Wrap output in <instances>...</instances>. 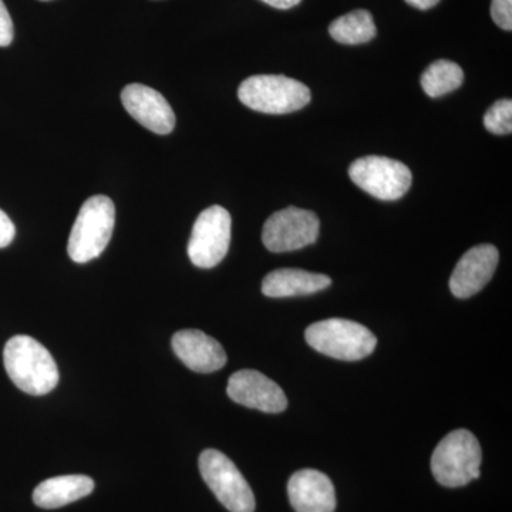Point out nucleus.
<instances>
[{
  "instance_id": "obj_1",
  "label": "nucleus",
  "mask_w": 512,
  "mask_h": 512,
  "mask_svg": "<svg viewBox=\"0 0 512 512\" xmlns=\"http://www.w3.org/2000/svg\"><path fill=\"white\" fill-rule=\"evenodd\" d=\"M10 380L30 396H45L59 383V369L49 350L26 335L13 336L3 350Z\"/></svg>"
},
{
  "instance_id": "obj_2",
  "label": "nucleus",
  "mask_w": 512,
  "mask_h": 512,
  "mask_svg": "<svg viewBox=\"0 0 512 512\" xmlns=\"http://www.w3.org/2000/svg\"><path fill=\"white\" fill-rule=\"evenodd\" d=\"M116 224V208L106 195H94L82 208L70 232L67 252L76 264L99 258L109 245Z\"/></svg>"
},
{
  "instance_id": "obj_3",
  "label": "nucleus",
  "mask_w": 512,
  "mask_h": 512,
  "mask_svg": "<svg viewBox=\"0 0 512 512\" xmlns=\"http://www.w3.org/2000/svg\"><path fill=\"white\" fill-rule=\"evenodd\" d=\"M481 453L477 437L468 430L448 433L431 457V471L444 487H463L480 477Z\"/></svg>"
},
{
  "instance_id": "obj_4",
  "label": "nucleus",
  "mask_w": 512,
  "mask_h": 512,
  "mask_svg": "<svg viewBox=\"0 0 512 512\" xmlns=\"http://www.w3.org/2000/svg\"><path fill=\"white\" fill-rule=\"evenodd\" d=\"M238 97L244 106L259 113L288 114L308 106L311 90L291 77L259 74L241 83Z\"/></svg>"
},
{
  "instance_id": "obj_5",
  "label": "nucleus",
  "mask_w": 512,
  "mask_h": 512,
  "mask_svg": "<svg viewBox=\"0 0 512 512\" xmlns=\"http://www.w3.org/2000/svg\"><path fill=\"white\" fill-rule=\"evenodd\" d=\"M311 348L333 359H365L376 349V336L366 326L348 319H326L313 323L305 332Z\"/></svg>"
},
{
  "instance_id": "obj_6",
  "label": "nucleus",
  "mask_w": 512,
  "mask_h": 512,
  "mask_svg": "<svg viewBox=\"0 0 512 512\" xmlns=\"http://www.w3.org/2000/svg\"><path fill=\"white\" fill-rule=\"evenodd\" d=\"M198 464L205 483L228 511H255V497L248 481L224 453L208 448L202 451Z\"/></svg>"
},
{
  "instance_id": "obj_7",
  "label": "nucleus",
  "mask_w": 512,
  "mask_h": 512,
  "mask_svg": "<svg viewBox=\"0 0 512 512\" xmlns=\"http://www.w3.org/2000/svg\"><path fill=\"white\" fill-rule=\"evenodd\" d=\"M357 187L382 201H396L412 187L413 175L407 165L393 158L369 156L359 158L349 167Z\"/></svg>"
},
{
  "instance_id": "obj_8",
  "label": "nucleus",
  "mask_w": 512,
  "mask_h": 512,
  "mask_svg": "<svg viewBox=\"0 0 512 512\" xmlns=\"http://www.w3.org/2000/svg\"><path fill=\"white\" fill-rule=\"evenodd\" d=\"M231 227V215L220 205L202 211L188 242V256L192 264L202 269L220 264L231 244Z\"/></svg>"
},
{
  "instance_id": "obj_9",
  "label": "nucleus",
  "mask_w": 512,
  "mask_h": 512,
  "mask_svg": "<svg viewBox=\"0 0 512 512\" xmlns=\"http://www.w3.org/2000/svg\"><path fill=\"white\" fill-rule=\"evenodd\" d=\"M319 228L315 212L289 207L268 218L262 231V242L271 252L298 251L315 244Z\"/></svg>"
},
{
  "instance_id": "obj_10",
  "label": "nucleus",
  "mask_w": 512,
  "mask_h": 512,
  "mask_svg": "<svg viewBox=\"0 0 512 512\" xmlns=\"http://www.w3.org/2000/svg\"><path fill=\"white\" fill-rule=\"evenodd\" d=\"M229 399L248 409L264 413H282L288 407L284 390L261 372L239 370L228 380Z\"/></svg>"
},
{
  "instance_id": "obj_11",
  "label": "nucleus",
  "mask_w": 512,
  "mask_h": 512,
  "mask_svg": "<svg viewBox=\"0 0 512 512\" xmlns=\"http://www.w3.org/2000/svg\"><path fill=\"white\" fill-rule=\"evenodd\" d=\"M127 113L153 133L170 134L175 127V114L163 94L144 84H128L121 92Z\"/></svg>"
},
{
  "instance_id": "obj_12",
  "label": "nucleus",
  "mask_w": 512,
  "mask_h": 512,
  "mask_svg": "<svg viewBox=\"0 0 512 512\" xmlns=\"http://www.w3.org/2000/svg\"><path fill=\"white\" fill-rule=\"evenodd\" d=\"M498 249L494 245L483 244L468 249L461 256L450 278V289L456 298L467 299L484 288L497 269Z\"/></svg>"
},
{
  "instance_id": "obj_13",
  "label": "nucleus",
  "mask_w": 512,
  "mask_h": 512,
  "mask_svg": "<svg viewBox=\"0 0 512 512\" xmlns=\"http://www.w3.org/2000/svg\"><path fill=\"white\" fill-rule=\"evenodd\" d=\"M173 349L192 372L214 373L227 363V353L221 343L202 330L185 329L175 333Z\"/></svg>"
},
{
  "instance_id": "obj_14",
  "label": "nucleus",
  "mask_w": 512,
  "mask_h": 512,
  "mask_svg": "<svg viewBox=\"0 0 512 512\" xmlns=\"http://www.w3.org/2000/svg\"><path fill=\"white\" fill-rule=\"evenodd\" d=\"M289 501L296 512H335L336 493L332 481L318 470L296 471L288 483Z\"/></svg>"
},
{
  "instance_id": "obj_15",
  "label": "nucleus",
  "mask_w": 512,
  "mask_h": 512,
  "mask_svg": "<svg viewBox=\"0 0 512 512\" xmlns=\"http://www.w3.org/2000/svg\"><path fill=\"white\" fill-rule=\"evenodd\" d=\"M332 285V279L322 274L303 269H276L265 276L262 293L268 298H292V296L312 295Z\"/></svg>"
},
{
  "instance_id": "obj_16",
  "label": "nucleus",
  "mask_w": 512,
  "mask_h": 512,
  "mask_svg": "<svg viewBox=\"0 0 512 512\" xmlns=\"http://www.w3.org/2000/svg\"><path fill=\"white\" fill-rule=\"evenodd\" d=\"M94 481L87 476H60L37 485L33 501L37 507L55 510L93 493Z\"/></svg>"
},
{
  "instance_id": "obj_17",
  "label": "nucleus",
  "mask_w": 512,
  "mask_h": 512,
  "mask_svg": "<svg viewBox=\"0 0 512 512\" xmlns=\"http://www.w3.org/2000/svg\"><path fill=\"white\" fill-rule=\"evenodd\" d=\"M329 33L336 42L353 46L375 39L377 29L372 13L359 9L333 20Z\"/></svg>"
},
{
  "instance_id": "obj_18",
  "label": "nucleus",
  "mask_w": 512,
  "mask_h": 512,
  "mask_svg": "<svg viewBox=\"0 0 512 512\" xmlns=\"http://www.w3.org/2000/svg\"><path fill=\"white\" fill-rule=\"evenodd\" d=\"M464 82L463 69L450 60H437L421 76V87L430 97H441L457 90Z\"/></svg>"
},
{
  "instance_id": "obj_19",
  "label": "nucleus",
  "mask_w": 512,
  "mask_h": 512,
  "mask_svg": "<svg viewBox=\"0 0 512 512\" xmlns=\"http://www.w3.org/2000/svg\"><path fill=\"white\" fill-rule=\"evenodd\" d=\"M484 126L490 133L504 136L512 131V101L510 99L495 101L484 116Z\"/></svg>"
},
{
  "instance_id": "obj_20",
  "label": "nucleus",
  "mask_w": 512,
  "mask_h": 512,
  "mask_svg": "<svg viewBox=\"0 0 512 512\" xmlns=\"http://www.w3.org/2000/svg\"><path fill=\"white\" fill-rule=\"evenodd\" d=\"M491 18L498 28L510 32L512 29V0H493Z\"/></svg>"
},
{
  "instance_id": "obj_21",
  "label": "nucleus",
  "mask_w": 512,
  "mask_h": 512,
  "mask_svg": "<svg viewBox=\"0 0 512 512\" xmlns=\"http://www.w3.org/2000/svg\"><path fill=\"white\" fill-rule=\"evenodd\" d=\"M13 42V22L8 8L0 0V47L9 46Z\"/></svg>"
},
{
  "instance_id": "obj_22",
  "label": "nucleus",
  "mask_w": 512,
  "mask_h": 512,
  "mask_svg": "<svg viewBox=\"0 0 512 512\" xmlns=\"http://www.w3.org/2000/svg\"><path fill=\"white\" fill-rule=\"evenodd\" d=\"M16 228L12 220L0 210V248L9 247L15 239Z\"/></svg>"
},
{
  "instance_id": "obj_23",
  "label": "nucleus",
  "mask_w": 512,
  "mask_h": 512,
  "mask_svg": "<svg viewBox=\"0 0 512 512\" xmlns=\"http://www.w3.org/2000/svg\"><path fill=\"white\" fill-rule=\"evenodd\" d=\"M266 5L272 6L275 9H291L293 6L299 5L301 0H262Z\"/></svg>"
},
{
  "instance_id": "obj_24",
  "label": "nucleus",
  "mask_w": 512,
  "mask_h": 512,
  "mask_svg": "<svg viewBox=\"0 0 512 512\" xmlns=\"http://www.w3.org/2000/svg\"><path fill=\"white\" fill-rule=\"evenodd\" d=\"M406 2L409 3L410 6H413V8L429 10L434 8L440 0H406Z\"/></svg>"
}]
</instances>
